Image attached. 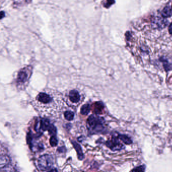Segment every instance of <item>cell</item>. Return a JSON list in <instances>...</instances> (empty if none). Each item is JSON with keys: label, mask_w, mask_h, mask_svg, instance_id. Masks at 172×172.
<instances>
[{"label": "cell", "mask_w": 172, "mask_h": 172, "mask_svg": "<svg viewBox=\"0 0 172 172\" xmlns=\"http://www.w3.org/2000/svg\"><path fill=\"white\" fill-rule=\"evenodd\" d=\"M169 33L172 35V23L171 24L169 27Z\"/></svg>", "instance_id": "obj_21"}, {"label": "cell", "mask_w": 172, "mask_h": 172, "mask_svg": "<svg viewBox=\"0 0 172 172\" xmlns=\"http://www.w3.org/2000/svg\"><path fill=\"white\" fill-rule=\"evenodd\" d=\"M164 17H156L152 21V25L154 28L162 29L167 26L168 22L167 20L163 18Z\"/></svg>", "instance_id": "obj_6"}, {"label": "cell", "mask_w": 172, "mask_h": 172, "mask_svg": "<svg viewBox=\"0 0 172 172\" xmlns=\"http://www.w3.org/2000/svg\"><path fill=\"white\" fill-rule=\"evenodd\" d=\"M117 135L118 137L119 138V139L120 140L122 141L124 144L129 145V144H131L132 143V140L131 139V138L129 137L127 135L119 134L118 133H117Z\"/></svg>", "instance_id": "obj_9"}, {"label": "cell", "mask_w": 172, "mask_h": 172, "mask_svg": "<svg viewBox=\"0 0 172 172\" xmlns=\"http://www.w3.org/2000/svg\"><path fill=\"white\" fill-rule=\"evenodd\" d=\"M115 3V0H103L101 4L103 7L105 8L108 9L114 4Z\"/></svg>", "instance_id": "obj_15"}, {"label": "cell", "mask_w": 172, "mask_h": 172, "mask_svg": "<svg viewBox=\"0 0 172 172\" xmlns=\"http://www.w3.org/2000/svg\"><path fill=\"white\" fill-rule=\"evenodd\" d=\"M105 121L103 118L91 115L88 118L87 125L88 130L92 134L101 133L105 131Z\"/></svg>", "instance_id": "obj_1"}, {"label": "cell", "mask_w": 172, "mask_h": 172, "mask_svg": "<svg viewBox=\"0 0 172 172\" xmlns=\"http://www.w3.org/2000/svg\"><path fill=\"white\" fill-rule=\"evenodd\" d=\"M10 160L7 156H1V167L2 168L3 166L7 165L9 164Z\"/></svg>", "instance_id": "obj_17"}, {"label": "cell", "mask_w": 172, "mask_h": 172, "mask_svg": "<svg viewBox=\"0 0 172 172\" xmlns=\"http://www.w3.org/2000/svg\"><path fill=\"white\" fill-rule=\"evenodd\" d=\"M51 124L48 119H41L37 120L35 124V129L36 132L37 133V135L40 137L44 131L48 130L49 128L51 126Z\"/></svg>", "instance_id": "obj_5"}, {"label": "cell", "mask_w": 172, "mask_h": 172, "mask_svg": "<svg viewBox=\"0 0 172 172\" xmlns=\"http://www.w3.org/2000/svg\"><path fill=\"white\" fill-rule=\"evenodd\" d=\"M49 133L50 135L56 136L57 134V129L56 127H55L54 125L51 124L50 127L49 128L48 130Z\"/></svg>", "instance_id": "obj_18"}, {"label": "cell", "mask_w": 172, "mask_h": 172, "mask_svg": "<svg viewBox=\"0 0 172 172\" xmlns=\"http://www.w3.org/2000/svg\"><path fill=\"white\" fill-rule=\"evenodd\" d=\"M162 16L164 18H167L172 16V10L169 6H166L164 8L161 13Z\"/></svg>", "instance_id": "obj_11"}, {"label": "cell", "mask_w": 172, "mask_h": 172, "mask_svg": "<svg viewBox=\"0 0 172 172\" xmlns=\"http://www.w3.org/2000/svg\"><path fill=\"white\" fill-rule=\"evenodd\" d=\"M104 108V105L102 102H101V101L97 102L96 104V106H95V112L97 114H99L101 113V112Z\"/></svg>", "instance_id": "obj_14"}, {"label": "cell", "mask_w": 172, "mask_h": 172, "mask_svg": "<svg viewBox=\"0 0 172 172\" xmlns=\"http://www.w3.org/2000/svg\"></svg>", "instance_id": "obj_24"}, {"label": "cell", "mask_w": 172, "mask_h": 172, "mask_svg": "<svg viewBox=\"0 0 172 172\" xmlns=\"http://www.w3.org/2000/svg\"><path fill=\"white\" fill-rule=\"evenodd\" d=\"M161 62H162L163 63V66H164V68L165 70V71H169L172 70V65L170 63H169L168 60L166 59L165 58H161L160 59Z\"/></svg>", "instance_id": "obj_12"}, {"label": "cell", "mask_w": 172, "mask_h": 172, "mask_svg": "<svg viewBox=\"0 0 172 172\" xmlns=\"http://www.w3.org/2000/svg\"><path fill=\"white\" fill-rule=\"evenodd\" d=\"M72 144H73L75 149L77 151L78 159L79 160H82L84 158V154H83V153L82 150L81 146H80L79 144H78L77 142H75V141H72Z\"/></svg>", "instance_id": "obj_10"}, {"label": "cell", "mask_w": 172, "mask_h": 172, "mask_svg": "<svg viewBox=\"0 0 172 172\" xmlns=\"http://www.w3.org/2000/svg\"><path fill=\"white\" fill-rule=\"evenodd\" d=\"M37 99L40 103L43 104H49L52 101L51 97L46 93H40L38 94Z\"/></svg>", "instance_id": "obj_7"}, {"label": "cell", "mask_w": 172, "mask_h": 172, "mask_svg": "<svg viewBox=\"0 0 172 172\" xmlns=\"http://www.w3.org/2000/svg\"><path fill=\"white\" fill-rule=\"evenodd\" d=\"M65 118L68 121H72L73 120L74 117V114L73 112L71 111H66L64 112Z\"/></svg>", "instance_id": "obj_16"}, {"label": "cell", "mask_w": 172, "mask_h": 172, "mask_svg": "<svg viewBox=\"0 0 172 172\" xmlns=\"http://www.w3.org/2000/svg\"><path fill=\"white\" fill-rule=\"evenodd\" d=\"M5 12L3 11H1V19L5 17Z\"/></svg>", "instance_id": "obj_22"}, {"label": "cell", "mask_w": 172, "mask_h": 172, "mask_svg": "<svg viewBox=\"0 0 172 172\" xmlns=\"http://www.w3.org/2000/svg\"><path fill=\"white\" fill-rule=\"evenodd\" d=\"M50 143L51 146L53 147H55L57 146L58 140L55 136H51V137L50 138Z\"/></svg>", "instance_id": "obj_19"}, {"label": "cell", "mask_w": 172, "mask_h": 172, "mask_svg": "<svg viewBox=\"0 0 172 172\" xmlns=\"http://www.w3.org/2000/svg\"><path fill=\"white\" fill-rule=\"evenodd\" d=\"M53 164V158L48 154L40 156L38 160V167L41 171L50 170Z\"/></svg>", "instance_id": "obj_3"}, {"label": "cell", "mask_w": 172, "mask_h": 172, "mask_svg": "<svg viewBox=\"0 0 172 172\" xmlns=\"http://www.w3.org/2000/svg\"><path fill=\"white\" fill-rule=\"evenodd\" d=\"M24 1H26V2H27V3H29V1H30V0H24Z\"/></svg>", "instance_id": "obj_23"}, {"label": "cell", "mask_w": 172, "mask_h": 172, "mask_svg": "<svg viewBox=\"0 0 172 172\" xmlns=\"http://www.w3.org/2000/svg\"><path fill=\"white\" fill-rule=\"evenodd\" d=\"M146 169V165H140V166H138L137 167H136L134 168V169H133L131 170V171L132 172H134V171H135V172H145Z\"/></svg>", "instance_id": "obj_20"}, {"label": "cell", "mask_w": 172, "mask_h": 172, "mask_svg": "<svg viewBox=\"0 0 172 172\" xmlns=\"http://www.w3.org/2000/svg\"><path fill=\"white\" fill-rule=\"evenodd\" d=\"M90 111V104H84L83 106L81 107L80 110V112L81 114L83 115H87Z\"/></svg>", "instance_id": "obj_13"}, {"label": "cell", "mask_w": 172, "mask_h": 172, "mask_svg": "<svg viewBox=\"0 0 172 172\" xmlns=\"http://www.w3.org/2000/svg\"><path fill=\"white\" fill-rule=\"evenodd\" d=\"M106 146L113 151H121L125 148V146L120 142L117 133H115L111 140L106 141Z\"/></svg>", "instance_id": "obj_4"}, {"label": "cell", "mask_w": 172, "mask_h": 172, "mask_svg": "<svg viewBox=\"0 0 172 172\" xmlns=\"http://www.w3.org/2000/svg\"><path fill=\"white\" fill-rule=\"evenodd\" d=\"M32 67L31 66H27L20 70L17 78V83L18 85L21 87L24 86L25 84L28 82L32 76Z\"/></svg>", "instance_id": "obj_2"}, {"label": "cell", "mask_w": 172, "mask_h": 172, "mask_svg": "<svg viewBox=\"0 0 172 172\" xmlns=\"http://www.w3.org/2000/svg\"><path fill=\"white\" fill-rule=\"evenodd\" d=\"M69 98L70 101L73 103H77L80 100V96L76 90H72L69 92Z\"/></svg>", "instance_id": "obj_8"}]
</instances>
